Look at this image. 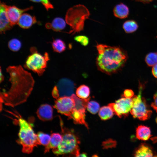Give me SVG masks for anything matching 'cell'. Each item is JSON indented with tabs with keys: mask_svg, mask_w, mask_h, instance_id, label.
Returning <instances> with one entry per match:
<instances>
[{
	"mask_svg": "<svg viewBox=\"0 0 157 157\" xmlns=\"http://www.w3.org/2000/svg\"><path fill=\"white\" fill-rule=\"evenodd\" d=\"M113 12L115 17L123 19L128 16L129 13V9L126 5L124 3H121L117 5L114 7Z\"/></svg>",
	"mask_w": 157,
	"mask_h": 157,
	"instance_id": "cell-17",
	"label": "cell"
},
{
	"mask_svg": "<svg viewBox=\"0 0 157 157\" xmlns=\"http://www.w3.org/2000/svg\"><path fill=\"white\" fill-rule=\"evenodd\" d=\"M8 46L9 49L12 51H17L21 48L22 44L20 41L18 39L13 38L9 41Z\"/></svg>",
	"mask_w": 157,
	"mask_h": 157,
	"instance_id": "cell-26",
	"label": "cell"
},
{
	"mask_svg": "<svg viewBox=\"0 0 157 157\" xmlns=\"http://www.w3.org/2000/svg\"><path fill=\"white\" fill-rule=\"evenodd\" d=\"M135 157L157 156L152 148L145 143H142L136 149L134 153Z\"/></svg>",
	"mask_w": 157,
	"mask_h": 157,
	"instance_id": "cell-14",
	"label": "cell"
},
{
	"mask_svg": "<svg viewBox=\"0 0 157 157\" xmlns=\"http://www.w3.org/2000/svg\"><path fill=\"white\" fill-rule=\"evenodd\" d=\"M133 91L131 89H126L124 92L123 96L127 98H131L134 96Z\"/></svg>",
	"mask_w": 157,
	"mask_h": 157,
	"instance_id": "cell-31",
	"label": "cell"
},
{
	"mask_svg": "<svg viewBox=\"0 0 157 157\" xmlns=\"http://www.w3.org/2000/svg\"><path fill=\"white\" fill-rule=\"evenodd\" d=\"M151 106L157 113V92L154 96V101L151 104Z\"/></svg>",
	"mask_w": 157,
	"mask_h": 157,
	"instance_id": "cell-32",
	"label": "cell"
},
{
	"mask_svg": "<svg viewBox=\"0 0 157 157\" xmlns=\"http://www.w3.org/2000/svg\"><path fill=\"white\" fill-rule=\"evenodd\" d=\"M0 31L1 34H4L11 29L13 25L11 24L7 15L4 3H0Z\"/></svg>",
	"mask_w": 157,
	"mask_h": 157,
	"instance_id": "cell-12",
	"label": "cell"
},
{
	"mask_svg": "<svg viewBox=\"0 0 157 157\" xmlns=\"http://www.w3.org/2000/svg\"><path fill=\"white\" fill-rule=\"evenodd\" d=\"M136 1L141 2L144 3H149L154 0H135Z\"/></svg>",
	"mask_w": 157,
	"mask_h": 157,
	"instance_id": "cell-35",
	"label": "cell"
},
{
	"mask_svg": "<svg viewBox=\"0 0 157 157\" xmlns=\"http://www.w3.org/2000/svg\"><path fill=\"white\" fill-rule=\"evenodd\" d=\"M6 71L10 76V86L7 92L1 93V102L14 107L26 101L33 90L35 81L31 73L21 65L9 66Z\"/></svg>",
	"mask_w": 157,
	"mask_h": 157,
	"instance_id": "cell-1",
	"label": "cell"
},
{
	"mask_svg": "<svg viewBox=\"0 0 157 157\" xmlns=\"http://www.w3.org/2000/svg\"><path fill=\"white\" fill-rule=\"evenodd\" d=\"M136 137L139 140L147 141L151 136L150 128L147 126L140 125L136 129Z\"/></svg>",
	"mask_w": 157,
	"mask_h": 157,
	"instance_id": "cell-19",
	"label": "cell"
},
{
	"mask_svg": "<svg viewBox=\"0 0 157 157\" xmlns=\"http://www.w3.org/2000/svg\"><path fill=\"white\" fill-rule=\"evenodd\" d=\"M151 140L153 142L155 143L157 142V136L151 138Z\"/></svg>",
	"mask_w": 157,
	"mask_h": 157,
	"instance_id": "cell-37",
	"label": "cell"
},
{
	"mask_svg": "<svg viewBox=\"0 0 157 157\" xmlns=\"http://www.w3.org/2000/svg\"><path fill=\"white\" fill-rule=\"evenodd\" d=\"M61 121L60 125L63 137L62 141L52 152L56 155L71 154L78 157L80 154V141L78 137L72 130L64 127Z\"/></svg>",
	"mask_w": 157,
	"mask_h": 157,
	"instance_id": "cell-4",
	"label": "cell"
},
{
	"mask_svg": "<svg viewBox=\"0 0 157 157\" xmlns=\"http://www.w3.org/2000/svg\"><path fill=\"white\" fill-rule=\"evenodd\" d=\"M138 27L137 22L133 20L126 21L123 25V28L126 33H131L136 31Z\"/></svg>",
	"mask_w": 157,
	"mask_h": 157,
	"instance_id": "cell-21",
	"label": "cell"
},
{
	"mask_svg": "<svg viewBox=\"0 0 157 157\" xmlns=\"http://www.w3.org/2000/svg\"><path fill=\"white\" fill-rule=\"evenodd\" d=\"M52 46L53 51L59 53L64 51L66 48L65 42L59 39L53 40L52 43Z\"/></svg>",
	"mask_w": 157,
	"mask_h": 157,
	"instance_id": "cell-23",
	"label": "cell"
},
{
	"mask_svg": "<svg viewBox=\"0 0 157 157\" xmlns=\"http://www.w3.org/2000/svg\"><path fill=\"white\" fill-rule=\"evenodd\" d=\"M145 60L148 66H154L157 63V53L151 52L148 53L145 57Z\"/></svg>",
	"mask_w": 157,
	"mask_h": 157,
	"instance_id": "cell-25",
	"label": "cell"
},
{
	"mask_svg": "<svg viewBox=\"0 0 157 157\" xmlns=\"http://www.w3.org/2000/svg\"><path fill=\"white\" fill-rule=\"evenodd\" d=\"M18 115L17 117L19 126L18 143L22 146L23 153L30 154L35 147L40 145L37 135L35 133L31 124L19 115Z\"/></svg>",
	"mask_w": 157,
	"mask_h": 157,
	"instance_id": "cell-3",
	"label": "cell"
},
{
	"mask_svg": "<svg viewBox=\"0 0 157 157\" xmlns=\"http://www.w3.org/2000/svg\"><path fill=\"white\" fill-rule=\"evenodd\" d=\"M31 54L28 56L25 62V67L41 76L44 73L49 60L47 53L44 55L38 53L35 47L31 49Z\"/></svg>",
	"mask_w": 157,
	"mask_h": 157,
	"instance_id": "cell-6",
	"label": "cell"
},
{
	"mask_svg": "<svg viewBox=\"0 0 157 157\" xmlns=\"http://www.w3.org/2000/svg\"><path fill=\"white\" fill-rule=\"evenodd\" d=\"M152 73L153 76L157 78V63L153 66L152 69Z\"/></svg>",
	"mask_w": 157,
	"mask_h": 157,
	"instance_id": "cell-34",
	"label": "cell"
},
{
	"mask_svg": "<svg viewBox=\"0 0 157 157\" xmlns=\"http://www.w3.org/2000/svg\"><path fill=\"white\" fill-rule=\"evenodd\" d=\"M98 52L96 63L98 69L108 75L120 71L128 58L127 52L121 48L103 44L96 46Z\"/></svg>",
	"mask_w": 157,
	"mask_h": 157,
	"instance_id": "cell-2",
	"label": "cell"
},
{
	"mask_svg": "<svg viewBox=\"0 0 157 157\" xmlns=\"http://www.w3.org/2000/svg\"><path fill=\"white\" fill-rule=\"evenodd\" d=\"M0 70V82L3 81L4 80V77L3 74L1 73V68Z\"/></svg>",
	"mask_w": 157,
	"mask_h": 157,
	"instance_id": "cell-36",
	"label": "cell"
},
{
	"mask_svg": "<svg viewBox=\"0 0 157 157\" xmlns=\"http://www.w3.org/2000/svg\"><path fill=\"white\" fill-rule=\"evenodd\" d=\"M31 1L36 2H40L44 6L47 10L53 8V5L50 2L49 0H30Z\"/></svg>",
	"mask_w": 157,
	"mask_h": 157,
	"instance_id": "cell-29",
	"label": "cell"
},
{
	"mask_svg": "<svg viewBox=\"0 0 157 157\" xmlns=\"http://www.w3.org/2000/svg\"><path fill=\"white\" fill-rule=\"evenodd\" d=\"M114 112L108 106H104L100 109L99 115L101 119L106 120L111 118L113 115Z\"/></svg>",
	"mask_w": 157,
	"mask_h": 157,
	"instance_id": "cell-20",
	"label": "cell"
},
{
	"mask_svg": "<svg viewBox=\"0 0 157 157\" xmlns=\"http://www.w3.org/2000/svg\"><path fill=\"white\" fill-rule=\"evenodd\" d=\"M53 97L56 99L59 97L60 95L58 90L56 86L54 87L52 92Z\"/></svg>",
	"mask_w": 157,
	"mask_h": 157,
	"instance_id": "cell-33",
	"label": "cell"
},
{
	"mask_svg": "<svg viewBox=\"0 0 157 157\" xmlns=\"http://www.w3.org/2000/svg\"><path fill=\"white\" fill-rule=\"evenodd\" d=\"M90 15L88 10L83 5H76L68 9L66 14L65 21L70 26L71 30L67 33L73 35L83 31L85 21Z\"/></svg>",
	"mask_w": 157,
	"mask_h": 157,
	"instance_id": "cell-5",
	"label": "cell"
},
{
	"mask_svg": "<svg viewBox=\"0 0 157 157\" xmlns=\"http://www.w3.org/2000/svg\"><path fill=\"white\" fill-rule=\"evenodd\" d=\"M50 141L49 144L45 147L44 153H47L52 149L57 148L61 143L63 137L62 134L58 133L51 134Z\"/></svg>",
	"mask_w": 157,
	"mask_h": 157,
	"instance_id": "cell-16",
	"label": "cell"
},
{
	"mask_svg": "<svg viewBox=\"0 0 157 157\" xmlns=\"http://www.w3.org/2000/svg\"><path fill=\"white\" fill-rule=\"evenodd\" d=\"M66 22L63 18L56 17L54 19L51 23H47L46 25L47 28L51 29L55 31H60L65 27Z\"/></svg>",
	"mask_w": 157,
	"mask_h": 157,
	"instance_id": "cell-18",
	"label": "cell"
},
{
	"mask_svg": "<svg viewBox=\"0 0 157 157\" xmlns=\"http://www.w3.org/2000/svg\"><path fill=\"white\" fill-rule=\"evenodd\" d=\"M156 123L157 124V117H156Z\"/></svg>",
	"mask_w": 157,
	"mask_h": 157,
	"instance_id": "cell-39",
	"label": "cell"
},
{
	"mask_svg": "<svg viewBox=\"0 0 157 157\" xmlns=\"http://www.w3.org/2000/svg\"><path fill=\"white\" fill-rule=\"evenodd\" d=\"M133 100L131 98L123 97L116 100L115 103L108 104L115 114L119 117L127 116L133 106Z\"/></svg>",
	"mask_w": 157,
	"mask_h": 157,
	"instance_id": "cell-9",
	"label": "cell"
},
{
	"mask_svg": "<svg viewBox=\"0 0 157 157\" xmlns=\"http://www.w3.org/2000/svg\"><path fill=\"white\" fill-rule=\"evenodd\" d=\"M143 87L140 83L138 95L132 97L133 106L130 113L134 118L144 121L150 117L152 111L149 109L145 99L142 96Z\"/></svg>",
	"mask_w": 157,
	"mask_h": 157,
	"instance_id": "cell-7",
	"label": "cell"
},
{
	"mask_svg": "<svg viewBox=\"0 0 157 157\" xmlns=\"http://www.w3.org/2000/svg\"><path fill=\"white\" fill-rule=\"evenodd\" d=\"M4 6L9 20L13 26L17 24L19 19L23 12L32 10L33 8L32 6H31L24 9H21L15 6H9L5 3Z\"/></svg>",
	"mask_w": 157,
	"mask_h": 157,
	"instance_id": "cell-10",
	"label": "cell"
},
{
	"mask_svg": "<svg viewBox=\"0 0 157 157\" xmlns=\"http://www.w3.org/2000/svg\"><path fill=\"white\" fill-rule=\"evenodd\" d=\"M103 144L105 148L112 147L116 146V141L111 139L104 142Z\"/></svg>",
	"mask_w": 157,
	"mask_h": 157,
	"instance_id": "cell-30",
	"label": "cell"
},
{
	"mask_svg": "<svg viewBox=\"0 0 157 157\" xmlns=\"http://www.w3.org/2000/svg\"><path fill=\"white\" fill-rule=\"evenodd\" d=\"M86 157L87 155L86 154L83 153L81 154H80L78 157Z\"/></svg>",
	"mask_w": 157,
	"mask_h": 157,
	"instance_id": "cell-38",
	"label": "cell"
},
{
	"mask_svg": "<svg viewBox=\"0 0 157 157\" xmlns=\"http://www.w3.org/2000/svg\"><path fill=\"white\" fill-rule=\"evenodd\" d=\"M58 90L59 95L62 96H70L75 88L74 83L70 79L62 78L58 82L56 86Z\"/></svg>",
	"mask_w": 157,
	"mask_h": 157,
	"instance_id": "cell-11",
	"label": "cell"
},
{
	"mask_svg": "<svg viewBox=\"0 0 157 157\" xmlns=\"http://www.w3.org/2000/svg\"><path fill=\"white\" fill-rule=\"evenodd\" d=\"M53 109L52 107L48 104L41 105L38 109L36 114L38 118L43 121L51 120L53 118Z\"/></svg>",
	"mask_w": 157,
	"mask_h": 157,
	"instance_id": "cell-13",
	"label": "cell"
},
{
	"mask_svg": "<svg viewBox=\"0 0 157 157\" xmlns=\"http://www.w3.org/2000/svg\"><path fill=\"white\" fill-rule=\"evenodd\" d=\"M75 104V100L71 96H64L56 99L53 107L58 112L70 119Z\"/></svg>",
	"mask_w": 157,
	"mask_h": 157,
	"instance_id": "cell-8",
	"label": "cell"
},
{
	"mask_svg": "<svg viewBox=\"0 0 157 157\" xmlns=\"http://www.w3.org/2000/svg\"></svg>",
	"mask_w": 157,
	"mask_h": 157,
	"instance_id": "cell-40",
	"label": "cell"
},
{
	"mask_svg": "<svg viewBox=\"0 0 157 157\" xmlns=\"http://www.w3.org/2000/svg\"><path fill=\"white\" fill-rule=\"evenodd\" d=\"M37 135L40 145L45 147L49 144L51 139V136L42 132H38Z\"/></svg>",
	"mask_w": 157,
	"mask_h": 157,
	"instance_id": "cell-24",
	"label": "cell"
},
{
	"mask_svg": "<svg viewBox=\"0 0 157 157\" xmlns=\"http://www.w3.org/2000/svg\"><path fill=\"white\" fill-rule=\"evenodd\" d=\"M86 108L90 113L94 114H96L99 110L100 106L96 101H91L88 102Z\"/></svg>",
	"mask_w": 157,
	"mask_h": 157,
	"instance_id": "cell-27",
	"label": "cell"
},
{
	"mask_svg": "<svg viewBox=\"0 0 157 157\" xmlns=\"http://www.w3.org/2000/svg\"><path fill=\"white\" fill-rule=\"evenodd\" d=\"M37 22L36 18L27 13H23L20 16L17 24L22 28L27 29Z\"/></svg>",
	"mask_w": 157,
	"mask_h": 157,
	"instance_id": "cell-15",
	"label": "cell"
},
{
	"mask_svg": "<svg viewBox=\"0 0 157 157\" xmlns=\"http://www.w3.org/2000/svg\"><path fill=\"white\" fill-rule=\"evenodd\" d=\"M76 93V96L79 98L86 99L88 98L90 95V89L85 85H81L77 88Z\"/></svg>",
	"mask_w": 157,
	"mask_h": 157,
	"instance_id": "cell-22",
	"label": "cell"
},
{
	"mask_svg": "<svg viewBox=\"0 0 157 157\" xmlns=\"http://www.w3.org/2000/svg\"><path fill=\"white\" fill-rule=\"evenodd\" d=\"M74 40L77 42H79L84 46H87L89 42L88 38L86 36L83 35H79L74 37Z\"/></svg>",
	"mask_w": 157,
	"mask_h": 157,
	"instance_id": "cell-28",
	"label": "cell"
}]
</instances>
